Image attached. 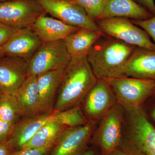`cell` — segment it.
Returning a JSON list of instances; mask_svg holds the SVG:
<instances>
[{
  "label": "cell",
  "instance_id": "19",
  "mask_svg": "<svg viewBox=\"0 0 155 155\" xmlns=\"http://www.w3.org/2000/svg\"><path fill=\"white\" fill-rule=\"evenodd\" d=\"M102 31L80 28L64 40L67 52L71 58L87 57Z\"/></svg>",
  "mask_w": 155,
  "mask_h": 155
},
{
  "label": "cell",
  "instance_id": "26",
  "mask_svg": "<svg viewBox=\"0 0 155 155\" xmlns=\"http://www.w3.org/2000/svg\"><path fill=\"white\" fill-rule=\"evenodd\" d=\"M18 29H19L0 22V50L8 42Z\"/></svg>",
  "mask_w": 155,
  "mask_h": 155
},
{
  "label": "cell",
  "instance_id": "15",
  "mask_svg": "<svg viewBox=\"0 0 155 155\" xmlns=\"http://www.w3.org/2000/svg\"><path fill=\"white\" fill-rule=\"evenodd\" d=\"M124 72L127 77L155 81V51L136 47Z\"/></svg>",
  "mask_w": 155,
  "mask_h": 155
},
{
  "label": "cell",
  "instance_id": "29",
  "mask_svg": "<svg viewBox=\"0 0 155 155\" xmlns=\"http://www.w3.org/2000/svg\"><path fill=\"white\" fill-rule=\"evenodd\" d=\"M143 6V8L147 10L153 16H155V4L154 0H136Z\"/></svg>",
  "mask_w": 155,
  "mask_h": 155
},
{
  "label": "cell",
  "instance_id": "33",
  "mask_svg": "<svg viewBox=\"0 0 155 155\" xmlns=\"http://www.w3.org/2000/svg\"><path fill=\"white\" fill-rule=\"evenodd\" d=\"M151 116L153 119L154 120L155 122V106L152 110Z\"/></svg>",
  "mask_w": 155,
  "mask_h": 155
},
{
  "label": "cell",
  "instance_id": "13",
  "mask_svg": "<svg viewBox=\"0 0 155 155\" xmlns=\"http://www.w3.org/2000/svg\"><path fill=\"white\" fill-rule=\"evenodd\" d=\"M57 112L53 110L28 117L15 125L8 142L14 150H21L38 130L48 122L57 121Z\"/></svg>",
  "mask_w": 155,
  "mask_h": 155
},
{
  "label": "cell",
  "instance_id": "18",
  "mask_svg": "<svg viewBox=\"0 0 155 155\" xmlns=\"http://www.w3.org/2000/svg\"><path fill=\"white\" fill-rule=\"evenodd\" d=\"M14 95L22 116L41 114L37 75H28Z\"/></svg>",
  "mask_w": 155,
  "mask_h": 155
},
{
  "label": "cell",
  "instance_id": "5",
  "mask_svg": "<svg viewBox=\"0 0 155 155\" xmlns=\"http://www.w3.org/2000/svg\"><path fill=\"white\" fill-rule=\"evenodd\" d=\"M125 112L122 106L116 103L102 118L93 134L91 140L100 148L102 155L110 153L121 143Z\"/></svg>",
  "mask_w": 155,
  "mask_h": 155
},
{
  "label": "cell",
  "instance_id": "12",
  "mask_svg": "<svg viewBox=\"0 0 155 155\" xmlns=\"http://www.w3.org/2000/svg\"><path fill=\"white\" fill-rule=\"evenodd\" d=\"M28 75L27 60L17 57H1L0 94H15Z\"/></svg>",
  "mask_w": 155,
  "mask_h": 155
},
{
  "label": "cell",
  "instance_id": "11",
  "mask_svg": "<svg viewBox=\"0 0 155 155\" xmlns=\"http://www.w3.org/2000/svg\"><path fill=\"white\" fill-rule=\"evenodd\" d=\"M114 92L104 79H97L84 100L82 110L87 119L97 122L117 103Z\"/></svg>",
  "mask_w": 155,
  "mask_h": 155
},
{
  "label": "cell",
  "instance_id": "20",
  "mask_svg": "<svg viewBox=\"0 0 155 155\" xmlns=\"http://www.w3.org/2000/svg\"><path fill=\"white\" fill-rule=\"evenodd\" d=\"M153 16L133 0H108L100 19L122 17L144 20Z\"/></svg>",
  "mask_w": 155,
  "mask_h": 155
},
{
  "label": "cell",
  "instance_id": "14",
  "mask_svg": "<svg viewBox=\"0 0 155 155\" xmlns=\"http://www.w3.org/2000/svg\"><path fill=\"white\" fill-rule=\"evenodd\" d=\"M42 42L30 28L18 29L0 50V58L17 57L29 61Z\"/></svg>",
  "mask_w": 155,
  "mask_h": 155
},
{
  "label": "cell",
  "instance_id": "9",
  "mask_svg": "<svg viewBox=\"0 0 155 155\" xmlns=\"http://www.w3.org/2000/svg\"><path fill=\"white\" fill-rule=\"evenodd\" d=\"M97 124V122L89 121L85 125L68 127L59 137L49 155H82L87 149Z\"/></svg>",
  "mask_w": 155,
  "mask_h": 155
},
{
  "label": "cell",
  "instance_id": "3",
  "mask_svg": "<svg viewBox=\"0 0 155 155\" xmlns=\"http://www.w3.org/2000/svg\"><path fill=\"white\" fill-rule=\"evenodd\" d=\"M126 113V131L118 148L127 155H155V127L142 107Z\"/></svg>",
  "mask_w": 155,
  "mask_h": 155
},
{
  "label": "cell",
  "instance_id": "8",
  "mask_svg": "<svg viewBox=\"0 0 155 155\" xmlns=\"http://www.w3.org/2000/svg\"><path fill=\"white\" fill-rule=\"evenodd\" d=\"M46 13L37 0L0 2V22L18 29L30 28Z\"/></svg>",
  "mask_w": 155,
  "mask_h": 155
},
{
  "label": "cell",
  "instance_id": "6",
  "mask_svg": "<svg viewBox=\"0 0 155 155\" xmlns=\"http://www.w3.org/2000/svg\"><path fill=\"white\" fill-rule=\"evenodd\" d=\"M96 22L101 30L108 36L130 45L155 51V44L151 41L149 35L128 18H102Z\"/></svg>",
  "mask_w": 155,
  "mask_h": 155
},
{
  "label": "cell",
  "instance_id": "16",
  "mask_svg": "<svg viewBox=\"0 0 155 155\" xmlns=\"http://www.w3.org/2000/svg\"><path fill=\"white\" fill-rule=\"evenodd\" d=\"M42 43L64 40L79 27L68 25L54 17L41 16L30 27Z\"/></svg>",
  "mask_w": 155,
  "mask_h": 155
},
{
  "label": "cell",
  "instance_id": "24",
  "mask_svg": "<svg viewBox=\"0 0 155 155\" xmlns=\"http://www.w3.org/2000/svg\"><path fill=\"white\" fill-rule=\"evenodd\" d=\"M108 0H74L72 3L80 6L92 20L96 22L101 18Z\"/></svg>",
  "mask_w": 155,
  "mask_h": 155
},
{
  "label": "cell",
  "instance_id": "21",
  "mask_svg": "<svg viewBox=\"0 0 155 155\" xmlns=\"http://www.w3.org/2000/svg\"><path fill=\"white\" fill-rule=\"evenodd\" d=\"M68 127L67 125L58 121L48 122L38 130L21 149L54 145L61 134Z\"/></svg>",
  "mask_w": 155,
  "mask_h": 155
},
{
  "label": "cell",
  "instance_id": "28",
  "mask_svg": "<svg viewBox=\"0 0 155 155\" xmlns=\"http://www.w3.org/2000/svg\"><path fill=\"white\" fill-rule=\"evenodd\" d=\"M16 125L0 119V143L8 142Z\"/></svg>",
  "mask_w": 155,
  "mask_h": 155
},
{
  "label": "cell",
  "instance_id": "31",
  "mask_svg": "<svg viewBox=\"0 0 155 155\" xmlns=\"http://www.w3.org/2000/svg\"><path fill=\"white\" fill-rule=\"evenodd\" d=\"M108 155H127L125 153L123 152L121 150L119 149H116L114 151L110 153Z\"/></svg>",
  "mask_w": 155,
  "mask_h": 155
},
{
  "label": "cell",
  "instance_id": "10",
  "mask_svg": "<svg viewBox=\"0 0 155 155\" xmlns=\"http://www.w3.org/2000/svg\"><path fill=\"white\" fill-rule=\"evenodd\" d=\"M46 13L68 25L102 31L80 6L64 0H37Z\"/></svg>",
  "mask_w": 155,
  "mask_h": 155
},
{
  "label": "cell",
  "instance_id": "22",
  "mask_svg": "<svg viewBox=\"0 0 155 155\" xmlns=\"http://www.w3.org/2000/svg\"><path fill=\"white\" fill-rule=\"evenodd\" d=\"M21 116L15 95L0 94V119L16 124Z\"/></svg>",
  "mask_w": 155,
  "mask_h": 155
},
{
  "label": "cell",
  "instance_id": "34",
  "mask_svg": "<svg viewBox=\"0 0 155 155\" xmlns=\"http://www.w3.org/2000/svg\"><path fill=\"white\" fill-rule=\"evenodd\" d=\"M64 1L66 2H72L74 1V0H64Z\"/></svg>",
  "mask_w": 155,
  "mask_h": 155
},
{
  "label": "cell",
  "instance_id": "4",
  "mask_svg": "<svg viewBox=\"0 0 155 155\" xmlns=\"http://www.w3.org/2000/svg\"><path fill=\"white\" fill-rule=\"evenodd\" d=\"M110 85L117 101L129 112L141 108L146 100L153 96L155 81L126 77L104 79Z\"/></svg>",
  "mask_w": 155,
  "mask_h": 155
},
{
  "label": "cell",
  "instance_id": "23",
  "mask_svg": "<svg viewBox=\"0 0 155 155\" xmlns=\"http://www.w3.org/2000/svg\"><path fill=\"white\" fill-rule=\"evenodd\" d=\"M57 121L69 127L85 125L89 122L84 114L81 105L66 110L57 111Z\"/></svg>",
  "mask_w": 155,
  "mask_h": 155
},
{
  "label": "cell",
  "instance_id": "25",
  "mask_svg": "<svg viewBox=\"0 0 155 155\" xmlns=\"http://www.w3.org/2000/svg\"><path fill=\"white\" fill-rule=\"evenodd\" d=\"M131 22L140 27L152 38L155 45V16L144 20L132 19Z\"/></svg>",
  "mask_w": 155,
  "mask_h": 155
},
{
  "label": "cell",
  "instance_id": "32",
  "mask_svg": "<svg viewBox=\"0 0 155 155\" xmlns=\"http://www.w3.org/2000/svg\"><path fill=\"white\" fill-rule=\"evenodd\" d=\"M81 155H96L94 151L93 150L87 149Z\"/></svg>",
  "mask_w": 155,
  "mask_h": 155
},
{
  "label": "cell",
  "instance_id": "7",
  "mask_svg": "<svg viewBox=\"0 0 155 155\" xmlns=\"http://www.w3.org/2000/svg\"><path fill=\"white\" fill-rule=\"evenodd\" d=\"M71 59L64 40L42 43L28 61V74L65 69Z\"/></svg>",
  "mask_w": 155,
  "mask_h": 155
},
{
  "label": "cell",
  "instance_id": "17",
  "mask_svg": "<svg viewBox=\"0 0 155 155\" xmlns=\"http://www.w3.org/2000/svg\"><path fill=\"white\" fill-rule=\"evenodd\" d=\"M64 69L49 71L37 75L41 113L54 110Z\"/></svg>",
  "mask_w": 155,
  "mask_h": 155
},
{
  "label": "cell",
  "instance_id": "35",
  "mask_svg": "<svg viewBox=\"0 0 155 155\" xmlns=\"http://www.w3.org/2000/svg\"><path fill=\"white\" fill-rule=\"evenodd\" d=\"M14 1V0H0V2H6V1Z\"/></svg>",
  "mask_w": 155,
  "mask_h": 155
},
{
  "label": "cell",
  "instance_id": "27",
  "mask_svg": "<svg viewBox=\"0 0 155 155\" xmlns=\"http://www.w3.org/2000/svg\"><path fill=\"white\" fill-rule=\"evenodd\" d=\"M53 146H48L38 148L24 149L14 150L10 155H49Z\"/></svg>",
  "mask_w": 155,
  "mask_h": 155
},
{
  "label": "cell",
  "instance_id": "36",
  "mask_svg": "<svg viewBox=\"0 0 155 155\" xmlns=\"http://www.w3.org/2000/svg\"><path fill=\"white\" fill-rule=\"evenodd\" d=\"M153 96L155 97V90L154 93V94H153Z\"/></svg>",
  "mask_w": 155,
  "mask_h": 155
},
{
  "label": "cell",
  "instance_id": "1",
  "mask_svg": "<svg viewBox=\"0 0 155 155\" xmlns=\"http://www.w3.org/2000/svg\"><path fill=\"white\" fill-rule=\"evenodd\" d=\"M97 80L87 57L71 58L64 69L54 110H66L81 105Z\"/></svg>",
  "mask_w": 155,
  "mask_h": 155
},
{
  "label": "cell",
  "instance_id": "2",
  "mask_svg": "<svg viewBox=\"0 0 155 155\" xmlns=\"http://www.w3.org/2000/svg\"><path fill=\"white\" fill-rule=\"evenodd\" d=\"M135 47L102 35L87 56L97 79L127 77L124 72L125 66Z\"/></svg>",
  "mask_w": 155,
  "mask_h": 155
},
{
  "label": "cell",
  "instance_id": "30",
  "mask_svg": "<svg viewBox=\"0 0 155 155\" xmlns=\"http://www.w3.org/2000/svg\"><path fill=\"white\" fill-rule=\"evenodd\" d=\"M14 150L11 147L8 142L0 143V155H10Z\"/></svg>",
  "mask_w": 155,
  "mask_h": 155
}]
</instances>
